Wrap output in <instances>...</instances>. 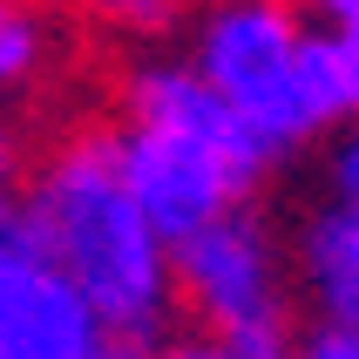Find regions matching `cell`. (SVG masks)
<instances>
[{
    "label": "cell",
    "instance_id": "6da1fadb",
    "mask_svg": "<svg viewBox=\"0 0 359 359\" xmlns=\"http://www.w3.org/2000/svg\"><path fill=\"white\" fill-rule=\"evenodd\" d=\"M14 217L27 251L88 305L102 339L136 353L163 332L170 305H177L170 299V244L129 203L109 136L61 142Z\"/></svg>",
    "mask_w": 359,
    "mask_h": 359
},
{
    "label": "cell",
    "instance_id": "7a4b0ae2",
    "mask_svg": "<svg viewBox=\"0 0 359 359\" xmlns=\"http://www.w3.org/2000/svg\"><path fill=\"white\" fill-rule=\"evenodd\" d=\"M190 68L238 109V122L271 156L346 116L325 34H305L285 0H217L197 27Z\"/></svg>",
    "mask_w": 359,
    "mask_h": 359
},
{
    "label": "cell",
    "instance_id": "3957f363",
    "mask_svg": "<svg viewBox=\"0 0 359 359\" xmlns=\"http://www.w3.org/2000/svg\"><path fill=\"white\" fill-rule=\"evenodd\" d=\"M170 299H183L217 339L285 332L278 244L251 210H224L217 224L170 244Z\"/></svg>",
    "mask_w": 359,
    "mask_h": 359
},
{
    "label": "cell",
    "instance_id": "277c9868",
    "mask_svg": "<svg viewBox=\"0 0 359 359\" xmlns=\"http://www.w3.org/2000/svg\"><path fill=\"white\" fill-rule=\"evenodd\" d=\"M109 142H116V170H122L129 203L142 210V224H149L163 244H183L190 231L217 224L224 210H238L244 190H251V183L231 177L210 149L170 136V129L129 122V129H116Z\"/></svg>",
    "mask_w": 359,
    "mask_h": 359
},
{
    "label": "cell",
    "instance_id": "5b68a950",
    "mask_svg": "<svg viewBox=\"0 0 359 359\" xmlns=\"http://www.w3.org/2000/svg\"><path fill=\"white\" fill-rule=\"evenodd\" d=\"M102 346L88 305L27 251L20 217H0V359H95Z\"/></svg>",
    "mask_w": 359,
    "mask_h": 359
},
{
    "label": "cell",
    "instance_id": "8992f818",
    "mask_svg": "<svg viewBox=\"0 0 359 359\" xmlns=\"http://www.w3.org/2000/svg\"><path fill=\"white\" fill-rule=\"evenodd\" d=\"M129 122L170 129V136L210 149V156H217L231 177H244V183H258L264 163H271V149L238 122V109H231L210 81H197L190 61H142L136 75H129Z\"/></svg>",
    "mask_w": 359,
    "mask_h": 359
},
{
    "label": "cell",
    "instance_id": "52a82bcc",
    "mask_svg": "<svg viewBox=\"0 0 359 359\" xmlns=\"http://www.w3.org/2000/svg\"><path fill=\"white\" fill-rule=\"evenodd\" d=\"M299 264H305V292L319 299L325 325H359V210L353 203H332L305 224Z\"/></svg>",
    "mask_w": 359,
    "mask_h": 359
},
{
    "label": "cell",
    "instance_id": "ba28073f",
    "mask_svg": "<svg viewBox=\"0 0 359 359\" xmlns=\"http://www.w3.org/2000/svg\"><path fill=\"white\" fill-rule=\"evenodd\" d=\"M41 48H48V34H41L34 7L27 0H0V95L20 88L41 68Z\"/></svg>",
    "mask_w": 359,
    "mask_h": 359
},
{
    "label": "cell",
    "instance_id": "9c48e42d",
    "mask_svg": "<svg viewBox=\"0 0 359 359\" xmlns=\"http://www.w3.org/2000/svg\"><path fill=\"white\" fill-rule=\"evenodd\" d=\"M325 55H332V81H339V109L359 116V27L325 34Z\"/></svg>",
    "mask_w": 359,
    "mask_h": 359
},
{
    "label": "cell",
    "instance_id": "30bf717a",
    "mask_svg": "<svg viewBox=\"0 0 359 359\" xmlns=\"http://www.w3.org/2000/svg\"><path fill=\"white\" fill-rule=\"evenodd\" d=\"M285 359H359V325H312Z\"/></svg>",
    "mask_w": 359,
    "mask_h": 359
},
{
    "label": "cell",
    "instance_id": "8fae6325",
    "mask_svg": "<svg viewBox=\"0 0 359 359\" xmlns=\"http://www.w3.org/2000/svg\"><path fill=\"white\" fill-rule=\"evenodd\" d=\"M332 183H339V203L359 210V116H353V129L339 136V149H332Z\"/></svg>",
    "mask_w": 359,
    "mask_h": 359
},
{
    "label": "cell",
    "instance_id": "7c38bea8",
    "mask_svg": "<svg viewBox=\"0 0 359 359\" xmlns=\"http://www.w3.org/2000/svg\"><path fill=\"white\" fill-rule=\"evenodd\" d=\"M95 7H102V14H116L122 27H163L183 0H95Z\"/></svg>",
    "mask_w": 359,
    "mask_h": 359
},
{
    "label": "cell",
    "instance_id": "4fadbf2b",
    "mask_svg": "<svg viewBox=\"0 0 359 359\" xmlns=\"http://www.w3.org/2000/svg\"><path fill=\"white\" fill-rule=\"evenodd\" d=\"M14 203H20V142L0 122V217H14Z\"/></svg>",
    "mask_w": 359,
    "mask_h": 359
},
{
    "label": "cell",
    "instance_id": "5bb4252c",
    "mask_svg": "<svg viewBox=\"0 0 359 359\" xmlns=\"http://www.w3.org/2000/svg\"><path fill=\"white\" fill-rule=\"evenodd\" d=\"M136 359H231L217 339L203 346V339H170V346H149V353H136Z\"/></svg>",
    "mask_w": 359,
    "mask_h": 359
},
{
    "label": "cell",
    "instance_id": "9a60e30c",
    "mask_svg": "<svg viewBox=\"0 0 359 359\" xmlns=\"http://www.w3.org/2000/svg\"><path fill=\"white\" fill-rule=\"evenodd\" d=\"M299 7L325 14V20H332V34H339V27H359V0H299Z\"/></svg>",
    "mask_w": 359,
    "mask_h": 359
},
{
    "label": "cell",
    "instance_id": "2e32d148",
    "mask_svg": "<svg viewBox=\"0 0 359 359\" xmlns=\"http://www.w3.org/2000/svg\"><path fill=\"white\" fill-rule=\"evenodd\" d=\"M95 359H136V353H129V346H116V339H109V346H102Z\"/></svg>",
    "mask_w": 359,
    "mask_h": 359
}]
</instances>
